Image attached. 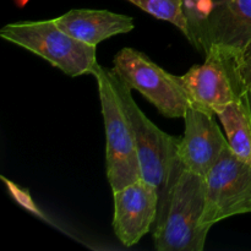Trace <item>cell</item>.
I'll use <instances>...</instances> for the list:
<instances>
[{
	"instance_id": "30bf717a",
	"label": "cell",
	"mask_w": 251,
	"mask_h": 251,
	"mask_svg": "<svg viewBox=\"0 0 251 251\" xmlns=\"http://www.w3.org/2000/svg\"><path fill=\"white\" fill-rule=\"evenodd\" d=\"M113 229L124 247H132L153 229L158 212L157 189L140 179L113 193Z\"/></svg>"
},
{
	"instance_id": "9a60e30c",
	"label": "cell",
	"mask_w": 251,
	"mask_h": 251,
	"mask_svg": "<svg viewBox=\"0 0 251 251\" xmlns=\"http://www.w3.org/2000/svg\"><path fill=\"white\" fill-rule=\"evenodd\" d=\"M250 107H251V102H250Z\"/></svg>"
},
{
	"instance_id": "6da1fadb",
	"label": "cell",
	"mask_w": 251,
	"mask_h": 251,
	"mask_svg": "<svg viewBox=\"0 0 251 251\" xmlns=\"http://www.w3.org/2000/svg\"><path fill=\"white\" fill-rule=\"evenodd\" d=\"M114 81L134 129L141 178L153 185L158 193V212L152 229V233H154L166 220L176 181L185 169L178 154L181 137L172 136L162 131L137 107L131 96V90L126 87L115 74Z\"/></svg>"
},
{
	"instance_id": "3957f363",
	"label": "cell",
	"mask_w": 251,
	"mask_h": 251,
	"mask_svg": "<svg viewBox=\"0 0 251 251\" xmlns=\"http://www.w3.org/2000/svg\"><path fill=\"white\" fill-rule=\"evenodd\" d=\"M98 85L105 130L107 178L113 193L141 178L136 139L131 122L118 93L113 70L98 64L93 71Z\"/></svg>"
},
{
	"instance_id": "8fae6325",
	"label": "cell",
	"mask_w": 251,
	"mask_h": 251,
	"mask_svg": "<svg viewBox=\"0 0 251 251\" xmlns=\"http://www.w3.org/2000/svg\"><path fill=\"white\" fill-rule=\"evenodd\" d=\"M54 20L71 37L95 47L118 34L129 33L135 27L132 17L109 10L74 9Z\"/></svg>"
},
{
	"instance_id": "5b68a950",
	"label": "cell",
	"mask_w": 251,
	"mask_h": 251,
	"mask_svg": "<svg viewBox=\"0 0 251 251\" xmlns=\"http://www.w3.org/2000/svg\"><path fill=\"white\" fill-rule=\"evenodd\" d=\"M205 178L184 169L172 195L166 220L153 233L158 251H202L208 230L201 227Z\"/></svg>"
},
{
	"instance_id": "ba28073f",
	"label": "cell",
	"mask_w": 251,
	"mask_h": 251,
	"mask_svg": "<svg viewBox=\"0 0 251 251\" xmlns=\"http://www.w3.org/2000/svg\"><path fill=\"white\" fill-rule=\"evenodd\" d=\"M176 78L194 107L212 114L245 93L237 56L220 48H211L205 54V63L194 65Z\"/></svg>"
},
{
	"instance_id": "7a4b0ae2",
	"label": "cell",
	"mask_w": 251,
	"mask_h": 251,
	"mask_svg": "<svg viewBox=\"0 0 251 251\" xmlns=\"http://www.w3.org/2000/svg\"><path fill=\"white\" fill-rule=\"evenodd\" d=\"M188 41L207 53L220 48L238 56L251 43V0H185Z\"/></svg>"
},
{
	"instance_id": "52a82bcc",
	"label": "cell",
	"mask_w": 251,
	"mask_h": 251,
	"mask_svg": "<svg viewBox=\"0 0 251 251\" xmlns=\"http://www.w3.org/2000/svg\"><path fill=\"white\" fill-rule=\"evenodd\" d=\"M251 213V164L230 146L205 176V208L201 227H211L233 216Z\"/></svg>"
},
{
	"instance_id": "9c48e42d",
	"label": "cell",
	"mask_w": 251,
	"mask_h": 251,
	"mask_svg": "<svg viewBox=\"0 0 251 251\" xmlns=\"http://www.w3.org/2000/svg\"><path fill=\"white\" fill-rule=\"evenodd\" d=\"M213 115L190 105L184 115L185 129L178 149L184 168L203 178L229 146Z\"/></svg>"
},
{
	"instance_id": "7c38bea8",
	"label": "cell",
	"mask_w": 251,
	"mask_h": 251,
	"mask_svg": "<svg viewBox=\"0 0 251 251\" xmlns=\"http://www.w3.org/2000/svg\"><path fill=\"white\" fill-rule=\"evenodd\" d=\"M215 115L223 124L232 151L240 159L251 164V107L247 93Z\"/></svg>"
},
{
	"instance_id": "4fadbf2b",
	"label": "cell",
	"mask_w": 251,
	"mask_h": 251,
	"mask_svg": "<svg viewBox=\"0 0 251 251\" xmlns=\"http://www.w3.org/2000/svg\"><path fill=\"white\" fill-rule=\"evenodd\" d=\"M158 20L171 22L184 36L189 37L188 17L185 14V0H127Z\"/></svg>"
},
{
	"instance_id": "8992f818",
	"label": "cell",
	"mask_w": 251,
	"mask_h": 251,
	"mask_svg": "<svg viewBox=\"0 0 251 251\" xmlns=\"http://www.w3.org/2000/svg\"><path fill=\"white\" fill-rule=\"evenodd\" d=\"M113 71L130 90H136L163 117L184 118L193 105L176 75L168 73L142 51L123 48L113 59Z\"/></svg>"
},
{
	"instance_id": "5bb4252c",
	"label": "cell",
	"mask_w": 251,
	"mask_h": 251,
	"mask_svg": "<svg viewBox=\"0 0 251 251\" xmlns=\"http://www.w3.org/2000/svg\"><path fill=\"white\" fill-rule=\"evenodd\" d=\"M237 59L243 90L251 102V43L237 56Z\"/></svg>"
},
{
	"instance_id": "277c9868",
	"label": "cell",
	"mask_w": 251,
	"mask_h": 251,
	"mask_svg": "<svg viewBox=\"0 0 251 251\" xmlns=\"http://www.w3.org/2000/svg\"><path fill=\"white\" fill-rule=\"evenodd\" d=\"M0 37L46 59L71 77L92 75L97 63V49L64 32L55 20L24 21L5 25Z\"/></svg>"
}]
</instances>
